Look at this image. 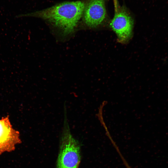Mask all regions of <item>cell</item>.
<instances>
[{"mask_svg":"<svg viewBox=\"0 0 168 168\" xmlns=\"http://www.w3.org/2000/svg\"><path fill=\"white\" fill-rule=\"evenodd\" d=\"M86 4L82 1L64 2L40 11L19 15L16 17L41 18L58 29L65 36L74 31L84 13Z\"/></svg>","mask_w":168,"mask_h":168,"instance_id":"1","label":"cell"},{"mask_svg":"<svg viewBox=\"0 0 168 168\" xmlns=\"http://www.w3.org/2000/svg\"><path fill=\"white\" fill-rule=\"evenodd\" d=\"M64 114L61 145L57 168H78L80 161L79 145L77 141L71 134L66 114Z\"/></svg>","mask_w":168,"mask_h":168,"instance_id":"2","label":"cell"},{"mask_svg":"<svg viewBox=\"0 0 168 168\" xmlns=\"http://www.w3.org/2000/svg\"><path fill=\"white\" fill-rule=\"evenodd\" d=\"M134 21L126 7H119L114 12L110 23V26L116 34L118 41L122 44L127 43L133 35Z\"/></svg>","mask_w":168,"mask_h":168,"instance_id":"3","label":"cell"},{"mask_svg":"<svg viewBox=\"0 0 168 168\" xmlns=\"http://www.w3.org/2000/svg\"><path fill=\"white\" fill-rule=\"evenodd\" d=\"M106 0H89L86 4L84 21L87 27L96 29L105 24L107 19L105 6Z\"/></svg>","mask_w":168,"mask_h":168,"instance_id":"4","label":"cell"},{"mask_svg":"<svg viewBox=\"0 0 168 168\" xmlns=\"http://www.w3.org/2000/svg\"><path fill=\"white\" fill-rule=\"evenodd\" d=\"M19 133L14 129L8 117L0 120V152L10 151L19 141Z\"/></svg>","mask_w":168,"mask_h":168,"instance_id":"5","label":"cell"},{"mask_svg":"<svg viewBox=\"0 0 168 168\" xmlns=\"http://www.w3.org/2000/svg\"><path fill=\"white\" fill-rule=\"evenodd\" d=\"M114 8V12L116 11L120 6L119 5L118 0H113Z\"/></svg>","mask_w":168,"mask_h":168,"instance_id":"6","label":"cell"},{"mask_svg":"<svg viewBox=\"0 0 168 168\" xmlns=\"http://www.w3.org/2000/svg\"><path fill=\"white\" fill-rule=\"evenodd\" d=\"M123 161L124 162V163L126 168H131V167L130 166H129L128 164L127 163L125 160H124Z\"/></svg>","mask_w":168,"mask_h":168,"instance_id":"7","label":"cell"}]
</instances>
